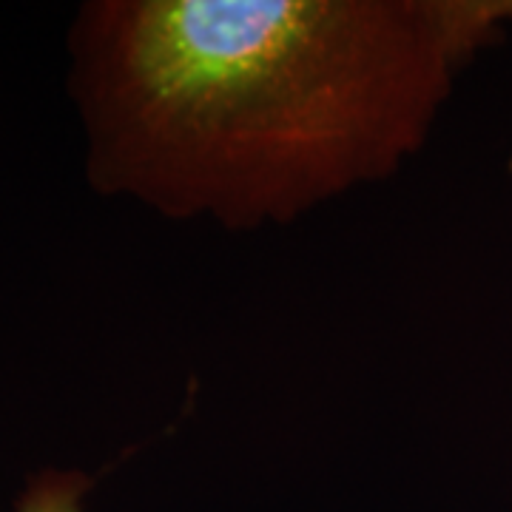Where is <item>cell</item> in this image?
Listing matches in <instances>:
<instances>
[{
	"label": "cell",
	"mask_w": 512,
	"mask_h": 512,
	"mask_svg": "<svg viewBox=\"0 0 512 512\" xmlns=\"http://www.w3.org/2000/svg\"><path fill=\"white\" fill-rule=\"evenodd\" d=\"M507 0H106L74 26L89 177L165 217L288 222L419 151Z\"/></svg>",
	"instance_id": "cell-1"
},
{
	"label": "cell",
	"mask_w": 512,
	"mask_h": 512,
	"mask_svg": "<svg viewBox=\"0 0 512 512\" xmlns=\"http://www.w3.org/2000/svg\"><path fill=\"white\" fill-rule=\"evenodd\" d=\"M92 484V476L80 470L46 467L26 481L15 512H83V501Z\"/></svg>",
	"instance_id": "cell-2"
},
{
	"label": "cell",
	"mask_w": 512,
	"mask_h": 512,
	"mask_svg": "<svg viewBox=\"0 0 512 512\" xmlns=\"http://www.w3.org/2000/svg\"><path fill=\"white\" fill-rule=\"evenodd\" d=\"M510 171H512V160H510Z\"/></svg>",
	"instance_id": "cell-3"
}]
</instances>
